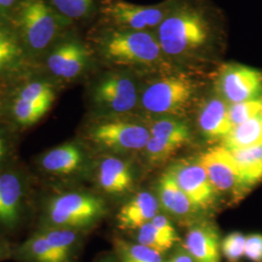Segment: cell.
Masks as SVG:
<instances>
[{"label":"cell","instance_id":"obj_1","mask_svg":"<svg viewBox=\"0 0 262 262\" xmlns=\"http://www.w3.org/2000/svg\"><path fill=\"white\" fill-rule=\"evenodd\" d=\"M155 32L169 61L205 60L213 56L219 41L211 13L193 2H175Z\"/></svg>","mask_w":262,"mask_h":262},{"label":"cell","instance_id":"obj_2","mask_svg":"<svg viewBox=\"0 0 262 262\" xmlns=\"http://www.w3.org/2000/svg\"><path fill=\"white\" fill-rule=\"evenodd\" d=\"M96 52L109 64L128 68L169 66L156 32L110 28L95 38Z\"/></svg>","mask_w":262,"mask_h":262},{"label":"cell","instance_id":"obj_3","mask_svg":"<svg viewBox=\"0 0 262 262\" xmlns=\"http://www.w3.org/2000/svg\"><path fill=\"white\" fill-rule=\"evenodd\" d=\"M13 27L30 59L43 57L60 39L66 20L47 0H23L12 12ZM68 21V20H67Z\"/></svg>","mask_w":262,"mask_h":262},{"label":"cell","instance_id":"obj_4","mask_svg":"<svg viewBox=\"0 0 262 262\" xmlns=\"http://www.w3.org/2000/svg\"><path fill=\"white\" fill-rule=\"evenodd\" d=\"M199 91L196 81L183 72L160 76L147 84L141 94L144 111L157 116H180L193 103Z\"/></svg>","mask_w":262,"mask_h":262},{"label":"cell","instance_id":"obj_5","mask_svg":"<svg viewBox=\"0 0 262 262\" xmlns=\"http://www.w3.org/2000/svg\"><path fill=\"white\" fill-rule=\"evenodd\" d=\"M105 212L102 198L83 191H64L49 198L43 227L78 231L94 225Z\"/></svg>","mask_w":262,"mask_h":262},{"label":"cell","instance_id":"obj_6","mask_svg":"<svg viewBox=\"0 0 262 262\" xmlns=\"http://www.w3.org/2000/svg\"><path fill=\"white\" fill-rule=\"evenodd\" d=\"M56 84L50 77L29 76L10 91L6 109L15 125L28 128L45 118L56 102Z\"/></svg>","mask_w":262,"mask_h":262},{"label":"cell","instance_id":"obj_7","mask_svg":"<svg viewBox=\"0 0 262 262\" xmlns=\"http://www.w3.org/2000/svg\"><path fill=\"white\" fill-rule=\"evenodd\" d=\"M85 135L94 146L111 152L143 150L150 138V128L122 116L100 117Z\"/></svg>","mask_w":262,"mask_h":262},{"label":"cell","instance_id":"obj_8","mask_svg":"<svg viewBox=\"0 0 262 262\" xmlns=\"http://www.w3.org/2000/svg\"><path fill=\"white\" fill-rule=\"evenodd\" d=\"M92 102L101 117L123 116L133 111L139 103L137 85L130 76L110 72L93 85Z\"/></svg>","mask_w":262,"mask_h":262},{"label":"cell","instance_id":"obj_9","mask_svg":"<svg viewBox=\"0 0 262 262\" xmlns=\"http://www.w3.org/2000/svg\"><path fill=\"white\" fill-rule=\"evenodd\" d=\"M175 2L167 0L158 5H138L123 0H106L101 13L110 28L155 32Z\"/></svg>","mask_w":262,"mask_h":262},{"label":"cell","instance_id":"obj_10","mask_svg":"<svg viewBox=\"0 0 262 262\" xmlns=\"http://www.w3.org/2000/svg\"><path fill=\"white\" fill-rule=\"evenodd\" d=\"M93 50L77 39L59 40L43 56L49 77L56 82H71L89 68Z\"/></svg>","mask_w":262,"mask_h":262},{"label":"cell","instance_id":"obj_11","mask_svg":"<svg viewBox=\"0 0 262 262\" xmlns=\"http://www.w3.org/2000/svg\"><path fill=\"white\" fill-rule=\"evenodd\" d=\"M219 95L228 104L262 98V71L251 66L227 63L216 78Z\"/></svg>","mask_w":262,"mask_h":262},{"label":"cell","instance_id":"obj_12","mask_svg":"<svg viewBox=\"0 0 262 262\" xmlns=\"http://www.w3.org/2000/svg\"><path fill=\"white\" fill-rule=\"evenodd\" d=\"M28 185L16 170L0 171V227L11 230L21 221L28 196Z\"/></svg>","mask_w":262,"mask_h":262},{"label":"cell","instance_id":"obj_13","mask_svg":"<svg viewBox=\"0 0 262 262\" xmlns=\"http://www.w3.org/2000/svg\"><path fill=\"white\" fill-rule=\"evenodd\" d=\"M169 171L197 210L207 209L215 202L216 189L199 160L181 162Z\"/></svg>","mask_w":262,"mask_h":262},{"label":"cell","instance_id":"obj_14","mask_svg":"<svg viewBox=\"0 0 262 262\" xmlns=\"http://www.w3.org/2000/svg\"><path fill=\"white\" fill-rule=\"evenodd\" d=\"M199 162L216 190L232 191L236 195L245 194L240 174L230 150L222 146L212 148L199 158Z\"/></svg>","mask_w":262,"mask_h":262},{"label":"cell","instance_id":"obj_15","mask_svg":"<svg viewBox=\"0 0 262 262\" xmlns=\"http://www.w3.org/2000/svg\"><path fill=\"white\" fill-rule=\"evenodd\" d=\"M30 60L12 24L0 18V81L23 77Z\"/></svg>","mask_w":262,"mask_h":262},{"label":"cell","instance_id":"obj_16","mask_svg":"<svg viewBox=\"0 0 262 262\" xmlns=\"http://www.w3.org/2000/svg\"><path fill=\"white\" fill-rule=\"evenodd\" d=\"M84 152L75 143H64L44 151L38 159V166L46 175L67 177L83 166Z\"/></svg>","mask_w":262,"mask_h":262},{"label":"cell","instance_id":"obj_17","mask_svg":"<svg viewBox=\"0 0 262 262\" xmlns=\"http://www.w3.org/2000/svg\"><path fill=\"white\" fill-rule=\"evenodd\" d=\"M198 125L209 140L225 139L233 128L229 119V104L220 95L207 99L198 114Z\"/></svg>","mask_w":262,"mask_h":262},{"label":"cell","instance_id":"obj_18","mask_svg":"<svg viewBox=\"0 0 262 262\" xmlns=\"http://www.w3.org/2000/svg\"><path fill=\"white\" fill-rule=\"evenodd\" d=\"M185 247L194 262L221 261L220 236L213 225L192 226L186 236Z\"/></svg>","mask_w":262,"mask_h":262},{"label":"cell","instance_id":"obj_19","mask_svg":"<svg viewBox=\"0 0 262 262\" xmlns=\"http://www.w3.org/2000/svg\"><path fill=\"white\" fill-rule=\"evenodd\" d=\"M159 209L158 198L150 192H140L121 208L117 215L119 227L125 230L139 229L143 225L151 222L158 215Z\"/></svg>","mask_w":262,"mask_h":262},{"label":"cell","instance_id":"obj_20","mask_svg":"<svg viewBox=\"0 0 262 262\" xmlns=\"http://www.w3.org/2000/svg\"><path fill=\"white\" fill-rule=\"evenodd\" d=\"M96 181L104 192L121 194L130 188L133 176L130 166L124 160L116 157L102 159L96 171Z\"/></svg>","mask_w":262,"mask_h":262},{"label":"cell","instance_id":"obj_21","mask_svg":"<svg viewBox=\"0 0 262 262\" xmlns=\"http://www.w3.org/2000/svg\"><path fill=\"white\" fill-rule=\"evenodd\" d=\"M158 193L159 203L171 215L184 216L196 212V208L179 187L178 183L170 171H167L159 179Z\"/></svg>","mask_w":262,"mask_h":262},{"label":"cell","instance_id":"obj_22","mask_svg":"<svg viewBox=\"0 0 262 262\" xmlns=\"http://www.w3.org/2000/svg\"><path fill=\"white\" fill-rule=\"evenodd\" d=\"M240 174L244 193L262 181V145L231 151Z\"/></svg>","mask_w":262,"mask_h":262},{"label":"cell","instance_id":"obj_23","mask_svg":"<svg viewBox=\"0 0 262 262\" xmlns=\"http://www.w3.org/2000/svg\"><path fill=\"white\" fill-rule=\"evenodd\" d=\"M221 142L222 147L230 151L262 145L261 114L234 126L230 133Z\"/></svg>","mask_w":262,"mask_h":262},{"label":"cell","instance_id":"obj_24","mask_svg":"<svg viewBox=\"0 0 262 262\" xmlns=\"http://www.w3.org/2000/svg\"><path fill=\"white\" fill-rule=\"evenodd\" d=\"M18 253L19 257L26 262H60L53 245L42 228L19 247Z\"/></svg>","mask_w":262,"mask_h":262},{"label":"cell","instance_id":"obj_25","mask_svg":"<svg viewBox=\"0 0 262 262\" xmlns=\"http://www.w3.org/2000/svg\"><path fill=\"white\" fill-rule=\"evenodd\" d=\"M150 136L159 139L176 142L183 146L191 139V131L187 122L176 118L165 117L151 124Z\"/></svg>","mask_w":262,"mask_h":262},{"label":"cell","instance_id":"obj_26","mask_svg":"<svg viewBox=\"0 0 262 262\" xmlns=\"http://www.w3.org/2000/svg\"><path fill=\"white\" fill-rule=\"evenodd\" d=\"M50 5L66 20L88 17L94 8V0H49Z\"/></svg>","mask_w":262,"mask_h":262},{"label":"cell","instance_id":"obj_27","mask_svg":"<svg viewBox=\"0 0 262 262\" xmlns=\"http://www.w3.org/2000/svg\"><path fill=\"white\" fill-rule=\"evenodd\" d=\"M117 250L122 262H162L161 253L143 245L118 240Z\"/></svg>","mask_w":262,"mask_h":262},{"label":"cell","instance_id":"obj_28","mask_svg":"<svg viewBox=\"0 0 262 262\" xmlns=\"http://www.w3.org/2000/svg\"><path fill=\"white\" fill-rule=\"evenodd\" d=\"M184 146L172 141L159 139L150 136L146 147V155L152 162H162L174 156Z\"/></svg>","mask_w":262,"mask_h":262},{"label":"cell","instance_id":"obj_29","mask_svg":"<svg viewBox=\"0 0 262 262\" xmlns=\"http://www.w3.org/2000/svg\"><path fill=\"white\" fill-rule=\"evenodd\" d=\"M138 242L147 248L162 253L167 252L173 246L168 240H166L162 235L159 233L158 229L154 226L151 223H148L143 225L138 229Z\"/></svg>","mask_w":262,"mask_h":262},{"label":"cell","instance_id":"obj_30","mask_svg":"<svg viewBox=\"0 0 262 262\" xmlns=\"http://www.w3.org/2000/svg\"><path fill=\"white\" fill-rule=\"evenodd\" d=\"M262 113V98L229 104V119L234 127Z\"/></svg>","mask_w":262,"mask_h":262},{"label":"cell","instance_id":"obj_31","mask_svg":"<svg viewBox=\"0 0 262 262\" xmlns=\"http://www.w3.org/2000/svg\"><path fill=\"white\" fill-rule=\"evenodd\" d=\"M246 236L240 232L227 235L221 243V250L230 262L239 261L245 255Z\"/></svg>","mask_w":262,"mask_h":262},{"label":"cell","instance_id":"obj_32","mask_svg":"<svg viewBox=\"0 0 262 262\" xmlns=\"http://www.w3.org/2000/svg\"><path fill=\"white\" fill-rule=\"evenodd\" d=\"M245 256L253 262H262V235L251 234L246 237Z\"/></svg>","mask_w":262,"mask_h":262},{"label":"cell","instance_id":"obj_33","mask_svg":"<svg viewBox=\"0 0 262 262\" xmlns=\"http://www.w3.org/2000/svg\"><path fill=\"white\" fill-rule=\"evenodd\" d=\"M154 226L158 229L160 234L162 235L170 243H176L179 240L178 234L174 228V226L169 222L166 216L162 215H157L150 222Z\"/></svg>","mask_w":262,"mask_h":262},{"label":"cell","instance_id":"obj_34","mask_svg":"<svg viewBox=\"0 0 262 262\" xmlns=\"http://www.w3.org/2000/svg\"><path fill=\"white\" fill-rule=\"evenodd\" d=\"M12 151V146L9 139L3 131L0 130V165L9 159Z\"/></svg>","mask_w":262,"mask_h":262},{"label":"cell","instance_id":"obj_35","mask_svg":"<svg viewBox=\"0 0 262 262\" xmlns=\"http://www.w3.org/2000/svg\"><path fill=\"white\" fill-rule=\"evenodd\" d=\"M21 1L23 0H0V18L12 14Z\"/></svg>","mask_w":262,"mask_h":262},{"label":"cell","instance_id":"obj_36","mask_svg":"<svg viewBox=\"0 0 262 262\" xmlns=\"http://www.w3.org/2000/svg\"><path fill=\"white\" fill-rule=\"evenodd\" d=\"M10 90L6 82L0 81V112H2L7 105L9 98Z\"/></svg>","mask_w":262,"mask_h":262},{"label":"cell","instance_id":"obj_37","mask_svg":"<svg viewBox=\"0 0 262 262\" xmlns=\"http://www.w3.org/2000/svg\"><path fill=\"white\" fill-rule=\"evenodd\" d=\"M167 262H194L187 253H178Z\"/></svg>","mask_w":262,"mask_h":262},{"label":"cell","instance_id":"obj_38","mask_svg":"<svg viewBox=\"0 0 262 262\" xmlns=\"http://www.w3.org/2000/svg\"><path fill=\"white\" fill-rule=\"evenodd\" d=\"M8 253H9V249H8L7 244L2 240H0V259L7 257Z\"/></svg>","mask_w":262,"mask_h":262},{"label":"cell","instance_id":"obj_39","mask_svg":"<svg viewBox=\"0 0 262 262\" xmlns=\"http://www.w3.org/2000/svg\"><path fill=\"white\" fill-rule=\"evenodd\" d=\"M101 262H113L110 258H106V259H103Z\"/></svg>","mask_w":262,"mask_h":262},{"label":"cell","instance_id":"obj_40","mask_svg":"<svg viewBox=\"0 0 262 262\" xmlns=\"http://www.w3.org/2000/svg\"><path fill=\"white\" fill-rule=\"evenodd\" d=\"M261 115H262V113H261Z\"/></svg>","mask_w":262,"mask_h":262}]
</instances>
